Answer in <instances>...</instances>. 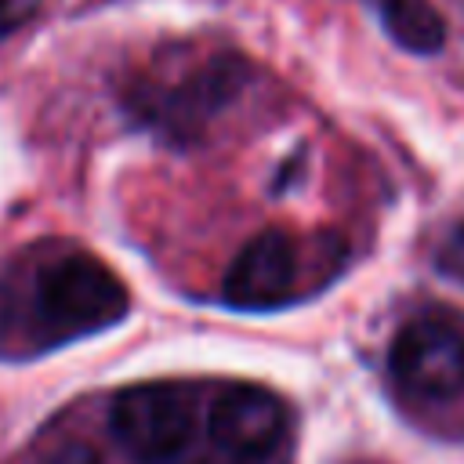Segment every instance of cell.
I'll list each match as a JSON object with an SVG mask.
<instances>
[{
	"label": "cell",
	"mask_w": 464,
	"mask_h": 464,
	"mask_svg": "<svg viewBox=\"0 0 464 464\" xmlns=\"http://www.w3.org/2000/svg\"><path fill=\"white\" fill-rule=\"evenodd\" d=\"M297 279V250L286 232H257L225 272V301L243 312L276 308L290 297Z\"/></svg>",
	"instance_id": "5"
},
{
	"label": "cell",
	"mask_w": 464,
	"mask_h": 464,
	"mask_svg": "<svg viewBox=\"0 0 464 464\" xmlns=\"http://www.w3.org/2000/svg\"><path fill=\"white\" fill-rule=\"evenodd\" d=\"M239 464H283L279 453H268V457H257V460H239Z\"/></svg>",
	"instance_id": "11"
},
{
	"label": "cell",
	"mask_w": 464,
	"mask_h": 464,
	"mask_svg": "<svg viewBox=\"0 0 464 464\" xmlns=\"http://www.w3.org/2000/svg\"><path fill=\"white\" fill-rule=\"evenodd\" d=\"M207 431L236 460H257L279 453L286 439V406L268 388L232 384L214 399L207 413Z\"/></svg>",
	"instance_id": "4"
},
{
	"label": "cell",
	"mask_w": 464,
	"mask_h": 464,
	"mask_svg": "<svg viewBox=\"0 0 464 464\" xmlns=\"http://www.w3.org/2000/svg\"><path fill=\"white\" fill-rule=\"evenodd\" d=\"M395 384L417 402H450L464 392V326L446 315L410 319L388 355Z\"/></svg>",
	"instance_id": "3"
},
{
	"label": "cell",
	"mask_w": 464,
	"mask_h": 464,
	"mask_svg": "<svg viewBox=\"0 0 464 464\" xmlns=\"http://www.w3.org/2000/svg\"><path fill=\"white\" fill-rule=\"evenodd\" d=\"M384 33L410 54H439L446 44V22L431 0H377Z\"/></svg>",
	"instance_id": "7"
},
{
	"label": "cell",
	"mask_w": 464,
	"mask_h": 464,
	"mask_svg": "<svg viewBox=\"0 0 464 464\" xmlns=\"http://www.w3.org/2000/svg\"><path fill=\"white\" fill-rule=\"evenodd\" d=\"M40 464H105V460H102V453H98L94 446L69 439V442L54 446L51 453H44V460H40Z\"/></svg>",
	"instance_id": "9"
},
{
	"label": "cell",
	"mask_w": 464,
	"mask_h": 464,
	"mask_svg": "<svg viewBox=\"0 0 464 464\" xmlns=\"http://www.w3.org/2000/svg\"><path fill=\"white\" fill-rule=\"evenodd\" d=\"M236 83H239V72L228 58H214L199 69H192L188 76H181L178 83H160V87H141V112L174 130V134H185L192 127H199L210 112H218L232 94H236Z\"/></svg>",
	"instance_id": "6"
},
{
	"label": "cell",
	"mask_w": 464,
	"mask_h": 464,
	"mask_svg": "<svg viewBox=\"0 0 464 464\" xmlns=\"http://www.w3.org/2000/svg\"><path fill=\"white\" fill-rule=\"evenodd\" d=\"M127 304L130 301L116 272L87 254L58 257L36 276V312L58 341L120 323Z\"/></svg>",
	"instance_id": "2"
},
{
	"label": "cell",
	"mask_w": 464,
	"mask_h": 464,
	"mask_svg": "<svg viewBox=\"0 0 464 464\" xmlns=\"http://www.w3.org/2000/svg\"><path fill=\"white\" fill-rule=\"evenodd\" d=\"M109 428L134 464H185L199 439L196 402L178 384H134L120 392Z\"/></svg>",
	"instance_id": "1"
},
{
	"label": "cell",
	"mask_w": 464,
	"mask_h": 464,
	"mask_svg": "<svg viewBox=\"0 0 464 464\" xmlns=\"http://www.w3.org/2000/svg\"><path fill=\"white\" fill-rule=\"evenodd\" d=\"M439 268L450 276V279H457V283H464V221L446 236V243L439 246Z\"/></svg>",
	"instance_id": "8"
},
{
	"label": "cell",
	"mask_w": 464,
	"mask_h": 464,
	"mask_svg": "<svg viewBox=\"0 0 464 464\" xmlns=\"http://www.w3.org/2000/svg\"><path fill=\"white\" fill-rule=\"evenodd\" d=\"M25 14H29L25 4H18V0H0V40H4L7 33H14V29L25 22Z\"/></svg>",
	"instance_id": "10"
}]
</instances>
